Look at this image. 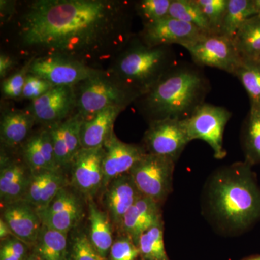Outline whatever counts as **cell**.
<instances>
[{
	"instance_id": "obj_43",
	"label": "cell",
	"mask_w": 260,
	"mask_h": 260,
	"mask_svg": "<svg viewBox=\"0 0 260 260\" xmlns=\"http://www.w3.org/2000/svg\"><path fill=\"white\" fill-rule=\"evenodd\" d=\"M26 260H44L41 257L39 254H37V253L34 252V251H32V252L29 254L28 257L27 258Z\"/></svg>"
},
{
	"instance_id": "obj_46",
	"label": "cell",
	"mask_w": 260,
	"mask_h": 260,
	"mask_svg": "<svg viewBox=\"0 0 260 260\" xmlns=\"http://www.w3.org/2000/svg\"><path fill=\"white\" fill-rule=\"evenodd\" d=\"M255 61H260V56L259 57H258L257 59H255Z\"/></svg>"
},
{
	"instance_id": "obj_31",
	"label": "cell",
	"mask_w": 260,
	"mask_h": 260,
	"mask_svg": "<svg viewBox=\"0 0 260 260\" xmlns=\"http://www.w3.org/2000/svg\"><path fill=\"white\" fill-rule=\"evenodd\" d=\"M169 16L191 24L203 34H213L209 21L196 0H172Z\"/></svg>"
},
{
	"instance_id": "obj_6",
	"label": "cell",
	"mask_w": 260,
	"mask_h": 260,
	"mask_svg": "<svg viewBox=\"0 0 260 260\" xmlns=\"http://www.w3.org/2000/svg\"><path fill=\"white\" fill-rule=\"evenodd\" d=\"M175 165L172 159L147 153L129 174L143 196L162 205L172 192Z\"/></svg>"
},
{
	"instance_id": "obj_33",
	"label": "cell",
	"mask_w": 260,
	"mask_h": 260,
	"mask_svg": "<svg viewBox=\"0 0 260 260\" xmlns=\"http://www.w3.org/2000/svg\"><path fill=\"white\" fill-rule=\"evenodd\" d=\"M34 57L24 61L14 73L2 80L1 92L3 100H20L27 76L29 74L30 64Z\"/></svg>"
},
{
	"instance_id": "obj_13",
	"label": "cell",
	"mask_w": 260,
	"mask_h": 260,
	"mask_svg": "<svg viewBox=\"0 0 260 260\" xmlns=\"http://www.w3.org/2000/svg\"><path fill=\"white\" fill-rule=\"evenodd\" d=\"M203 32L194 25L168 16L150 25H143L138 37L149 47H160L179 44L184 47L194 42Z\"/></svg>"
},
{
	"instance_id": "obj_19",
	"label": "cell",
	"mask_w": 260,
	"mask_h": 260,
	"mask_svg": "<svg viewBox=\"0 0 260 260\" xmlns=\"http://www.w3.org/2000/svg\"><path fill=\"white\" fill-rule=\"evenodd\" d=\"M129 174L114 179L104 190V203L111 222L120 229L124 215L142 196Z\"/></svg>"
},
{
	"instance_id": "obj_30",
	"label": "cell",
	"mask_w": 260,
	"mask_h": 260,
	"mask_svg": "<svg viewBox=\"0 0 260 260\" xmlns=\"http://www.w3.org/2000/svg\"><path fill=\"white\" fill-rule=\"evenodd\" d=\"M164 220L143 233L136 245L140 260H170L166 251L164 239Z\"/></svg>"
},
{
	"instance_id": "obj_41",
	"label": "cell",
	"mask_w": 260,
	"mask_h": 260,
	"mask_svg": "<svg viewBox=\"0 0 260 260\" xmlns=\"http://www.w3.org/2000/svg\"><path fill=\"white\" fill-rule=\"evenodd\" d=\"M18 1L14 0H1L0 1V17L1 25L4 26L9 23L16 13Z\"/></svg>"
},
{
	"instance_id": "obj_8",
	"label": "cell",
	"mask_w": 260,
	"mask_h": 260,
	"mask_svg": "<svg viewBox=\"0 0 260 260\" xmlns=\"http://www.w3.org/2000/svg\"><path fill=\"white\" fill-rule=\"evenodd\" d=\"M183 47L200 68H217L234 75L243 61L232 39L223 34H203Z\"/></svg>"
},
{
	"instance_id": "obj_12",
	"label": "cell",
	"mask_w": 260,
	"mask_h": 260,
	"mask_svg": "<svg viewBox=\"0 0 260 260\" xmlns=\"http://www.w3.org/2000/svg\"><path fill=\"white\" fill-rule=\"evenodd\" d=\"M104 153V147L81 148L70 164L72 186L89 199L102 191Z\"/></svg>"
},
{
	"instance_id": "obj_36",
	"label": "cell",
	"mask_w": 260,
	"mask_h": 260,
	"mask_svg": "<svg viewBox=\"0 0 260 260\" xmlns=\"http://www.w3.org/2000/svg\"><path fill=\"white\" fill-rule=\"evenodd\" d=\"M113 243L109 252L110 260H138L139 249L131 238L121 234Z\"/></svg>"
},
{
	"instance_id": "obj_37",
	"label": "cell",
	"mask_w": 260,
	"mask_h": 260,
	"mask_svg": "<svg viewBox=\"0 0 260 260\" xmlns=\"http://www.w3.org/2000/svg\"><path fill=\"white\" fill-rule=\"evenodd\" d=\"M30 247L15 237L1 242L0 260H26Z\"/></svg>"
},
{
	"instance_id": "obj_24",
	"label": "cell",
	"mask_w": 260,
	"mask_h": 260,
	"mask_svg": "<svg viewBox=\"0 0 260 260\" xmlns=\"http://www.w3.org/2000/svg\"><path fill=\"white\" fill-rule=\"evenodd\" d=\"M125 108L114 107L104 109L93 119L84 121L80 129L82 148L93 149L104 147L114 133V123Z\"/></svg>"
},
{
	"instance_id": "obj_25",
	"label": "cell",
	"mask_w": 260,
	"mask_h": 260,
	"mask_svg": "<svg viewBox=\"0 0 260 260\" xmlns=\"http://www.w3.org/2000/svg\"><path fill=\"white\" fill-rule=\"evenodd\" d=\"M89 235L90 244L103 259L109 257L113 239L112 222L107 213L99 209L92 199L88 203Z\"/></svg>"
},
{
	"instance_id": "obj_45",
	"label": "cell",
	"mask_w": 260,
	"mask_h": 260,
	"mask_svg": "<svg viewBox=\"0 0 260 260\" xmlns=\"http://www.w3.org/2000/svg\"><path fill=\"white\" fill-rule=\"evenodd\" d=\"M243 260H260V256H252V257L247 258Z\"/></svg>"
},
{
	"instance_id": "obj_17",
	"label": "cell",
	"mask_w": 260,
	"mask_h": 260,
	"mask_svg": "<svg viewBox=\"0 0 260 260\" xmlns=\"http://www.w3.org/2000/svg\"><path fill=\"white\" fill-rule=\"evenodd\" d=\"M37 124L35 118L28 108L20 109L2 106L0 139L2 150L15 153L32 134Z\"/></svg>"
},
{
	"instance_id": "obj_27",
	"label": "cell",
	"mask_w": 260,
	"mask_h": 260,
	"mask_svg": "<svg viewBox=\"0 0 260 260\" xmlns=\"http://www.w3.org/2000/svg\"><path fill=\"white\" fill-rule=\"evenodd\" d=\"M242 144L245 161L251 166L260 164V106L251 104L243 124Z\"/></svg>"
},
{
	"instance_id": "obj_7",
	"label": "cell",
	"mask_w": 260,
	"mask_h": 260,
	"mask_svg": "<svg viewBox=\"0 0 260 260\" xmlns=\"http://www.w3.org/2000/svg\"><path fill=\"white\" fill-rule=\"evenodd\" d=\"M232 116V112L225 108L204 103L185 119L189 140H204L213 150L214 157L221 160L226 155L223 146L224 131Z\"/></svg>"
},
{
	"instance_id": "obj_39",
	"label": "cell",
	"mask_w": 260,
	"mask_h": 260,
	"mask_svg": "<svg viewBox=\"0 0 260 260\" xmlns=\"http://www.w3.org/2000/svg\"><path fill=\"white\" fill-rule=\"evenodd\" d=\"M54 87L47 80L29 73L24 85L21 99H26L32 102L42 96Z\"/></svg>"
},
{
	"instance_id": "obj_9",
	"label": "cell",
	"mask_w": 260,
	"mask_h": 260,
	"mask_svg": "<svg viewBox=\"0 0 260 260\" xmlns=\"http://www.w3.org/2000/svg\"><path fill=\"white\" fill-rule=\"evenodd\" d=\"M103 70L91 68L75 59L60 55L34 57L29 73L47 80L54 86H75Z\"/></svg>"
},
{
	"instance_id": "obj_47",
	"label": "cell",
	"mask_w": 260,
	"mask_h": 260,
	"mask_svg": "<svg viewBox=\"0 0 260 260\" xmlns=\"http://www.w3.org/2000/svg\"><path fill=\"white\" fill-rule=\"evenodd\" d=\"M138 260H140V258H139V259H138Z\"/></svg>"
},
{
	"instance_id": "obj_5",
	"label": "cell",
	"mask_w": 260,
	"mask_h": 260,
	"mask_svg": "<svg viewBox=\"0 0 260 260\" xmlns=\"http://www.w3.org/2000/svg\"><path fill=\"white\" fill-rule=\"evenodd\" d=\"M76 113L89 121L109 107L126 109L139 98L112 76L107 69L75 85Z\"/></svg>"
},
{
	"instance_id": "obj_3",
	"label": "cell",
	"mask_w": 260,
	"mask_h": 260,
	"mask_svg": "<svg viewBox=\"0 0 260 260\" xmlns=\"http://www.w3.org/2000/svg\"><path fill=\"white\" fill-rule=\"evenodd\" d=\"M210 89L209 80L200 67L178 61L133 104L148 124L167 119L185 120L205 103Z\"/></svg>"
},
{
	"instance_id": "obj_14",
	"label": "cell",
	"mask_w": 260,
	"mask_h": 260,
	"mask_svg": "<svg viewBox=\"0 0 260 260\" xmlns=\"http://www.w3.org/2000/svg\"><path fill=\"white\" fill-rule=\"evenodd\" d=\"M2 150L0 158V200L2 207L23 200L28 191L32 172L20 154Z\"/></svg>"
},
{
	"instance_id": "obj_29",
	"label": "cell",
	"mask_w": 260,
	"mask_h": 260,
	"mask_svg": "<svg viewBox=\"0 0 260 260\" xmlns=\"http://www.w3.org/2000/svg\"><path fill=\"white\" fill-rule=\"evenodd\" d=\"M258 14L254 0H229L220 34L233 40L243 24Z\"/></svg>"
},
{
	"instance_id": "obj_40",
	"label": "cell",
	"mask_w": 260,
	"mask_h": 260,
	"mask_svg": "<svg viewBox=\"0 0 260 260\" xmlns=\"http://www.w3.org/2000/svg\"><path fill=\"white\" fill-rule=\"evenodd\" d=\"M19 58L9 53L1 52L0 54V78L2 80L8 78L10 75L18 69Z\"/></svg>"
},
{
	"instance_id": "obj_26",
	"label": "cell",
	"mask_w": 260,
	"mask_h": 260,
	"mask_svg": "<svg viewBox=\"0 0 260 260\" xmlns=\"http://www.w3.org/2000/svg\"><path fill=\"white\" fill-rule=\"evenodd\" d=\"M243 60H255L260 56V14L246 20L233 39Z\"/></svg>"
},
{
	"instance_id": "obj_1",
	"label": "cell",
	"mask_w": 260,
	"mask_h": 260,
	"mask_svg": "<svg viewBox=\"0 0 260 260\" xmlns=\"http://www.w3.org/2000/svg\"><path fill=\"white\" fill-rule=\"evenodd\" d=\"M134 3L127 0H30L18 2L3 27L5 43L19 59L60 55L98 69L129 42Z\"/></svg>"
},
{
	"instance_id": "obj_22",
	"label": "cell",
	"mask_w": 260,
	"mask_h": 260,
	"mask_svg": "<svg viewBox=\"0 0 260 260\" xmlns=\"http://www.w3.org/2000/svg\"><path fill=\"white\" fill-rule=\"evenodd\" d=\"M161 207L155 200L142 195L124 215L119 232L136 244L143 233L162 221Z\"/></svg>"
},
{
	"instance_id": "obj_42",
	"label": "cell",
	"mask_w": 260,
	"mask_h": 260,
	"mask_svg": "<svg viewBox=\"0 0 260 260\" xmlns=\"http://www.w3.org/2000/svg\"><path fill=\"white\" fill-rule=\"evenodd\" d=\"M15 237L10 227L3 218H0V240L1 242L10 239V237Z\"/></svg>"
},
{
	"instance_id": "obj_18",
	"label": "cell",
	"mask_w": 260,
	"mask_h": 260,
	"mask_svg": "<svg viewBox=\"0 0 260 260\" xmlns=\"http://www.w3.org/2000/svg\"><path fill=\"white\" fill-rule=\"evenodd\" d=\"M2 208L1 218L15 237L32 249L43 225L37 209L23 200L4 205Z\"/></svg>"
},
{
	"instance_id": "obj_35",
	"label": "cell",
	"mask_w": 260,
	"mask_h": 260,
	"mask_svg": "<svg viewBox=\"0 0 260 260\" xmlns=\"http://www.w3.org/2000/svg\"><path fill=\"white\" fill-rule=\"evenodd\" d=\"M211 27L213 34H220L229 0H196Z\"/></svg>"
},
{
	"instance_id": "obj_4",
	"label": "cell",
	"mask_w": 260,
	"mask_h": 260,
	"mask_svg": "<svg viewBox=\"0 0 260 260\" xmlns=\"http://www.w3.org/2000/svg\"><path fill=\"white\" fill-rule=\"evenodd\" d=\"M177 62L172 46L149 47L135 34L107 70L122 85L141 96Z\"/></svg>"
},
{
	"instance_id": "obj_16",
	"label": "cell",
	"mask_w": 260,
	"mask_h": 260,
	"mask_svg": "<svg viewBox=\"0 0 260 260\" xmlns=\"http://www.w3.org/2000/svg\"><path fill=\"white\" fill-rule=\"evenodd\" d=\"M37 212L43 225L68 234L83 218V208L80 198L66 186L47 208Z\"/></svg>"
},
{
	"instance_id": "obj_44",
	"label": "cell",
	"mask_w": 260,
	"mask_h": 260,
	"mask_svg": "<svg viewBox=\"0 0 260 260\" xmlns=\"http://www.w3.org/2000/svg\"><path fill=\"white\" fill-rule=\"evenodd\" d=\"M254 3L258 13L260 14V0H254Z\"/></svg>"
},
{
	"instance_id": "obj_20",
	"label": "cell",
	"mask_w": 260,
	"mask_h": 260,
	"mask_svg": "<svg viewBox=\"0 0 260 260\" xmlns=\"http://www.w3.org/2000/svg\"><path fill=\"white\" fill-rule=\"evenodd\" d=\"M83 119L75 113L66 120L47 127L50 133L56 161L61 170L70 168L77 153L82 148L80 129Z\"/></svg>"
},
{
	"instance_id": "obj_28",
	"label": "cell",
	"mask_w": 260,
	"mask_h": 260,
	"mask_svg": "<svg viewBox=\"0 0 260 260\" xmlns=\"http://www.w3.org/2000/svg\"><path fill=\"white\" fill-rule=\"evenodd\" d=\"M32 251L44 260H68V234L42 225Z\"/></svg>"
},
{
	"instance_id": "obj_11",
	"label": "cell",
	"mask_w": 260,
	"mask_h": 260,
	"mask_svg": "<svg viewBox=\"0 0 260 260\" xmlns=\"http://www.w3.org/2000/svg\"><path fill=\"white\" fill-rule=\"evenodd\" d=\"M37 124L49 127L62 122L76 113L75 86H54L32 101L27 107Z\"/></svg>"
},
{
	"instance_id": "obj_34",
	"label": "cell",
	"mask_w": 260,
	"mask_h": 260,
	"mask_svg": "<svg viewBox=\"0 0 260 260\" xmlns=\"http://www.w3.org/2000/svg\"><path fill=\"white\" fill-rule=\"evenodd\" d=\"M172 0H140L135 1V14L138 15L143 25H150L169 15Z\"/></svg>"
},
{
	"instance_id": "obj_38",
	"label": "cell",
	"mask_w": 260,
	"mask_h": 260,
	"mask_svg": "<svg viewBox=\"0 0 260 260\" xmlns=\"http://www.w3.org/2000/svg\"><path fill=\"white\" fill-rule=\"evenodd\" d=\"M71 260H104L90 244L85 234L75 237L72 245Z\"/></svg>"
},
{
	"instance_id": "obj_2",
	"label": "cell",
	"mask_w": 260,
	"mask_h": 260,
	"mask_svg": "<svg viewBox=\"0 0 260 260\" xmlns=\"http://www.w3.org/2000/svg\"><path fill=\"white\" fill-rule=\"evenodd\" d=\"M251 167L244 160L219 168L205 184L204 213L224 234H242L260 218V188Z\"/></svg>"
},
{
	"instance_id": "obj_15",
	"label": "cell",
	"mask_w": 260,
	"mask_h": 260,
	"mask_svg": "<svg viewBox=\"0 0 260 260\" xmlns=\"http://www.w3.org/2000/svg\"><path fill=\"white\" fill-rule=\"evenodd\" d=\"M104 148L103 191L116 178L129 174L135 164L147 153L143 145L124 143L116 137L114 132Z\"/></svg>"
},
{
	"instance_id": "obj_23",
	"label": "cell",
	"mask_w": 260,
	"mask_h": 260,
	"mask_svg": "<svg viewBox=\"0 0 260 260\" xmlns=\"http://www.w3.org/2000/svg\"><path fill=\"white\" fill-rule=\"evenodd\" d=\"M68 181L63 171H42L32 173L31 181L23 201L41 210L47 208Z\"/></svg>"
},
{
	"instance_id": "obj_32",
	"label": "cell",
	"mask_w": 260,
	"mask_h": 260,
	"mask_svg": "<svg viewBox=\"0 0 260 260\" xmlns=\"http://www.w3.org/2000/svg\"><path fill=\"white\" fill-rule=\"evenodd\" d=\"M234 75L245 89L250 104L260 106V61L243 60Z\"/></svg>"
},
{
	"instance_id": "obj_21",
	"label": "cell",
	"mask_w": 260,
	"mask_h": 260,
	"mask_svg": "<svg viewBox=\"0 0 260 260\" xmlns=\"http://www.w3.org/2000/svg\"><path fill=\"white\" fill-rule=\"evenodd\" d=\"M32 173L42 171H63L56 161L49 130L42 126L32 133L19 150Z\"/></svg>"
},
{
	"instance_id": "obj_10",
	"label": "cell",
	"mask_w": 260,
	"mask_h": 260,
	"mask_svg": "<svg viewBox=\"0 0 260 260\" xmlns=\"http://www.w3.org/2000/svg\"><path fill=\"white\" fill-rule=\"evenodd\" d=\"M190 142L185 120L167 119L149 123L142 145L147 153L167 157L177 162Z\"/></svg>"
}]
</instances>
